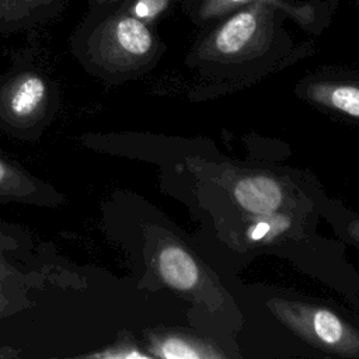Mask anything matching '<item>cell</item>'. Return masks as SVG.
Listing matches in <instances>:
<instances>
[{
    "instance_id": "1",
    "label": "cell",
    "mask_w": 359,
    "mask_h": 359,
    "mask_svg": "<svg viewBox=\"0 0 359 359\" xmlns=\"http://www.w3.org/2000/svg\"><path fill=\"white\" fill-rule=\"evenodd\" d=\"M156 38L147 24L119 8L87 15L73 38V50L86 69L101 77H115L150 60Z\"/></svg>"
},
{
    "instance_id": "2",
    "label": "cell",
    "mask_w": 359,
    "mask_h": 359,
    "mask_svg": "<svg viewBox=\"0 0 359 359\" xmlns=\"http://www.w3.org/2000/svg\"><path fill=\"white\" fill-rule=\"evenodd\" d=\"M273 316L310 345L342 358H359V331L334 311L285 299L268 300Z\"/></svg>"
},
{
    "instance_id": "3",
    "label": "cell",
    "mask_w": 359,
    "mask_h": 359,
    "mask_svg": "<svg viewBox=\"0 0 359 359\" xmlns=\"http://www.w3.org/2000/svg\"><path fill=\"white\" fill-rule=\"evenodd\" d=\"M55 93L36 70H18L0 83V126L14 135L34 133L53 114Z\"/></svg>"
},
{
    "instance_id": "4",
    "label": "cell",
    "mask_w": 359,
    "mask_h": 359,
    "mask_svg": "<svg viewBox=\"0 0 359 359\" xmlns=\"http://www.w3.org/2000/svg\"><path fill=\"white\" fill-rule=\"evenodd\" d=\"M234 11L210 35L208 41L209 56L238 59L268 43L278 8L258 1Z\"/></svg>"
},
{
    "instance_id": "5",
    "label": "cell",
    "mask_w": 359,
    "mask_h": 359,
    "mask_svg": "<svg viewBox=\"0 0 359 359\" xmlns=\"http://www.w3.org/2000/svg\"><path fill=\"white\" fill-rule=\"evenodd\" d=\"M65 201V196L52 185L0 156V203L56 208L63 205Z\"/></svg>"
},
{
    "instance_id": "6",
    "label": "cell",
    "mask_w": 359,
    "mask_h": 359,
    "mask_svg": "<svg viewBox=\"0 0 359 359\" xmlns=\"http://www.w3.org/2000/svg\"><path fill=\"white\" fill-rule=\"evenodd\" d=\"M69 0H0V34L24 31L55 18Z\"/></svg>"
},
{
    "instance_id": "7",
    "label": "cell",
    "mask_w": 359,
    "mask_h": 359,
    "mask_svg": "<svg viewBox=\"0 0 359 359\" xmlns=\"http://www.w3.org/2000/svg\"><path fill=\"white\" fill-rule=\"evenodd\" d=\"M156 269L167 286L180 292L196 289L201 280V271L195 258L177 244L163 245L157 251Z\"/></svg>"
},
{
    "instance_id": "8",
    "label": "cell",
    "mask_w": 359,
    "mask_h": 359,
    "mask_svg": "<svg viewBox=\"0 0 359 359\" xmlns=\"http://www.w3.org/2000/svg\"><path fill=\"white\" fill-rule=\"evenodd\" d=\"M233 196L238 206L254 215L276 212L283 202V189L268 175H250L236 182Z\"/></svg>"
},
{
    "instance_id": "9",
    "label": "cell",
    "mask_w": 359,
    "mask_h": 359,
    "mask_svg": "<svg viewBox=\"0 0 359 359\" xmlns=\"http://www.w3.org/2000/svg\"><path fill=\"white\" fill-rule=\"evenodd\" d=\"M307 95L323 107L359 119V84L317 81L307 87Z\"/></svg>"
},
{
    "instance_id": "10",
    "label": "cell",
    "mask_w": 359,
    "mask_h": 359,
    "mask_svg": "<svg viewBox=\"0 0 359 359\" xmlns=\"http://www.w3.org/2000/svg\"><path fill=\"white\" fill-rule=\"evenodd\" d=\"M266 3L278 10L287 13L292 18L297 20L300 24H310L313 21L314 13L310 6H294L286 0H199L198 15L202 18L222 17L227 11H234L243 6L251 3Z\"/></svg>"
},
{
    "instance_id": "11",
    "label": "cell",
    "mask_w": 359,
    "mask_h": 359,
    "mask_svg": "<svg viewBox=\"0 0 359 359\" xmlns=\"http://www.w3.org/2000/svg\"><path fill=\"white\" fill-rule=\"evenodd\" d=\"M150 351L153 356L165 359H209L223 356L203 342L180 335L154 338L150 344Z\"/></svg>"
},
{
    "instance_id": "12",
    "label": "cell",
    "mask_w": 359,
    "mask_h": 359,
    "mask_svg": "<svg viewBox=\"0 0 359 359\" xmlns=\"http://www.w3.org/2000/svg\"><path fill=\"white\" fill-rule=\"evenodd\" d=\"M31 247L29 234L17 224L0 222V251L6 254H22Z\"/></svg>"
},
{
    "instance_id": "13",
    "label": "cell",
    "mask_w": 359,
    "mask_h": 359,
    "mask_svg": "<svg viewBox=\"0 0 359 359\" xmlns=\"http://www.w3.org/2000/svg\"><path fill=\"white\" fill-rule=\"evenodd\" d=\"M170 1L171 0H129L122 10L147 22L163 14L168 8Z\"/></svg>"
},
{
    "instance_id": "14",
    "label": "cell",
    "mask_w": 359,
    "mask_h": 359,
    "mask_svg": "<svg viewBox=\"0 0 359 359\" xmlns=\"http://www.w3.org/2000/svg\"><path fill=\"white\" fill-rule=\"evenodd\" d=\"M3 254H6V252L0 251V303L8 304L10 303L8 293H11L10 286H11V280H14V279L11 276L13 268H10L6 264V261L3 259ZM0 311H1V309H0Z\"/></svg>"
},
{
    "instance_id": "15",
    "label": "cell",
    "mask_w": 359,
    "mask_h": 359,
    "mask_svg": "<svg viewBox=\"0 0 359 359\" xmlns=\"http://www.w3.org/2000/svg\"><path fill=\"white\" fill-rule=\"evenodd\" d=\"M349 231H351L352 237H353L355 240H358V241H359V222L352 223V224H351V227H349Z\"/></svg>"
}]
</instances>
